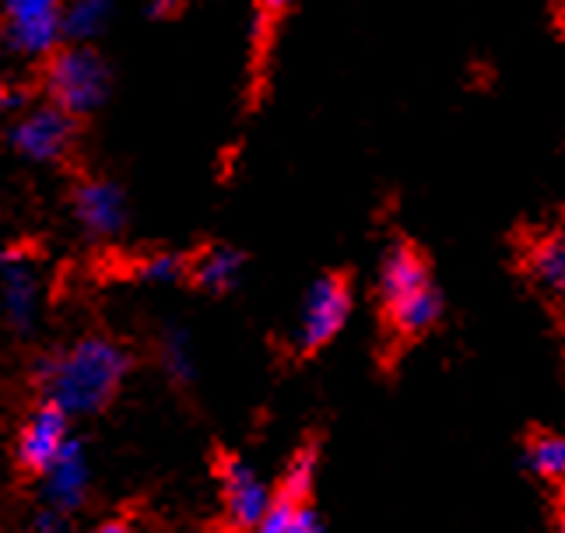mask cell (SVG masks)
Here are the masks:
<instances>
[{"label":"cell","instance_id":"cell-1","mask_svg":"<svg viewBox=\"0 0 565 533\" xmlns=\"http://www.w3.org/2000/svg\"><path fill=\"white\" fill-rule=\"evenodd\" d=\"M127 372V348L113 338H103V333H92L56 359L39 362L35 380L46 390V401L64 414H99L120 393Z\"/></svg>","mask_w":565,"mask_h":533},{"label":"cell","instance_id":"cell-2","mask_svg":"<svg viewBox=\"0 0 565 533\" xmlns=\"http://www.w3.org/2000/svg\"><path fill=\"white\" fill-rule=\"evenodd\" d=\"M380 302L386 312V327L404 341H415L439 323L443 299L433 285L425 256L415 246L397 243L383 256Z\"/></svg>","mask_w":565,"mask_h":533},{"label":"cell","instance_id":"cell-3","mask_svg":"<svg viewBox=\"0 0 565 533\" xmlns=\"http://www.w3.org/2000/svg\"><path fill=\"white\" fill-rule=\"evenodd\" d=\"M43 77L53 106L74 116V120L99 109L109 92V71L103 64V56L88 46H71L53 53Z\"/></svg>","mask_w":565,"mask_h":533},{"label":"cell","instance_id":"cell-4","mask_svg":"<svg viewBox=\"0 0 565 533\" xmlns=\"http://www.w3.org/2000/svg\"><path fill=\"white\" fill-rule=\"evenodd\" d=\"M348 316H352V285L344 274H323L302 302L296 348L302 354H317L344 330Z\"/></svg>","mask_w":565,"mask_h":533},{"label":"cell","instance_id":"cell-5","mask_svg":"<svg viewBox=\"0 0 565 533\" xmlns=\"http://www.w3.org/2000/svg\"><path fill=\"white\" fill-rule=\"evenodd\" d=\"M71 443V414H64L56 404H39L22 431H18V463H22L29 473H39L43 478V470L61 457V449Z\"/></svg>","mask_w":565,"mask_h":533},{"label":"cell","instance_id":"cell-6","mask_svg":"<svg viewBox=\"0 0 565 533\" xmlns=\"http://www.w3.org/2000/svg\"><path fill=\"white\" fill-rule=\"evenodd\" d=\"M74 130H77L74 116H67L56 106H46L25 116V120L11 130V145L22 154H29L32 162H56V158H64L71 151Z\"/></svg>","mask_w":565,"mask_h":533},{"label":"cell","instance_id":"cell-7","mask_svg":"<svg viewBox=\"0 0 565 533\" xmlns=\"http://www.w3.org/2000/svg\"><path fill=\"white\" fill-rule=\"evenodd\" d=\"M218 478H222V502L228 512V523L249 533L253 523H257L264 516V509L270 505V488L239 457H222Z\"/></svg>","mask_w":565,"mask_h":533},{"label":"cell","instance_id":"cell-8","mask_svg":"<svg viewBox=\"0 0 565 533\" xmlns=\"http://www.w3.org/2000/svg\"><path fill=\"white\" fill-rule=\"evenodd\" d=\"M74 214L92 235H116L127 222V201L120 186L106 180H82L74 186Z\"/></svg>","mask_w":565,"mask_h":533},{"label":"cell","instance_id":"cell-9","mask_svg":"<svg viewBox=\"0 0 565 533\" xmlns=\"http://www.w3.org/2000/svg\"><path fill=\"white\" fill-rule=\"evenodd\" d=\"M43 481H46V499H50V505L61 509V512H74L77 505L85 502L88 481H92V467H88L85 449L71 439L61 449V457H56L43 470Z\"/></svg>","mask_w":565,"mask_h":533},{"label":"cell","instance_id":"cell-10","mask_svg":"<svg viewBox=\"0 0 565 533\" xmlns=\"http://www.w3.org/2000/svg\"><path fill=\"white\" fill-rule=\"evenodd\" d=\"M0 295H4V312L18 330H29L35 320V274L29 270L25 260H4L0 264Z\"/></svg>","mask_w":565,"mask_h":533},{"label":"cell","instance_id":"cell-11","mask_svg":"<svg viewBox=\"0 0 565 533\" xmlns=\"http://www.w3.org/2000/svg\"><path fill=\"white\" fill-rule=\"evenodd\" d=\"M527 270H531V281L555 295V299H565V222L558 228H552L548 235L531 246L527 253Z\"/></svg>","mask_w":565,"mask_h":533},{"label":"cell","instance_id":"cell-12","mask_svg":"<svg viewBox=\"0 0 565 533\" xmlns=\"http://www.w3.org/2000/svg\"><path fill=\"white\" fill-rule=\"evenodd\" d=\"M186 274H190L198 288L228 291L243 274V253L228 249V246H211V249L193 256V260H186Z\"/></svg>","mask_w":565,"mask_h":533},{"label":"cell","instance_id":"cell-13","mask_svg":"<svg viewBox=\"0 0 565 533\" xmlns=\"http://www.w3.org/2000/svg\"><path fill=\"white\" fill-rule=\"evenodd\" d=\"M523 463H527V470L541 481H565V436L541 431V436L527 443Z\"/></svg>","mask_w":565,"mask_h":533},{"label":"cell","instance_id":"cell-14","mask_svg":"<svg viewBox=\"0 0 565 533\" xmlns=\"http://www.w3.org/2000/svg\"><path fill=\"white\" fill-rule=\"evenodd\" d=\"M109 18V0H71L61 11V39L85 43L95 32H103Z\"/></svg>","mask_w":565,"mask_h":533},{"label":"cell","instance_id":"cell-15","mask_svg":"<svg viewBox=\"0 0 565 533\" xmlns=\"http://www.w3.org/2000/svg\"><path fill=\"white\" fill-rule=\"evenodd\" d=\"M291 8V0H257V39H253V64H257V74H253V88H264V64L270 43L278 35V22L285 18V11Z\"/></svg>","mask_w":565,"mask_h":533},{"label":"cell","instance_id":"cell-16","mask_svg":"<svg viewBox=\"0 0 565 533\" xmlns=\"http://www.w3.org/2000/svg\"><path fill=\"white\" fill-rule=\"evenodd\" d=\"M313 478H317V449L302 446L281 473L278 495H285L291 502H306L309 491H313Z\"/></svg>","mask_w":565,"mask_h":533},{"label":"cell","instance_id":"cell-17","mask_svg":"<svg viewBox=\"0 0 565 533\" xmlns=\"http://www.w3.org/2000/svg\"><path fill=\"white\" fill-rule=\"evenodd\" d=\"M162 365H166V372L177 383H190L193 380V351H190V341L183 338L180 330L166 333V341H162Z\"/></svg>","mask_w":565,"mask_h":533},{"label":"cell","instance_id":"cell-18","mask_svg":"<svg viewBox=\"0 0 565 533\" xmlns=\"http://www.w3.org/2000/svg\"><path fill=\"white\" fill-rule=\"evenodd\" d=\"M64 0H4V25L22 22H46V18H61Z\"/></svg>","mask_w":565,"mask_h":533},{"label":"cell","instance_id":"cell-19","mask_svg":"<svg viewBox=\"0 0 565 533\" xmlns=\"http://www.w3.org/2000/svg\"><path fill=\"white\" fill-rule=\"evenodd\" d=\"M138 274L145 281H180V278H186V260L183 256H172V253H159V256H151V260H145L138 267Z\"/></svg>","mask_w":565,"mask_h":533},{"label":"cell","instance_id":"cell-20","mask_svg":"<svg viewBox=\"0 0 565 533\" xmlns=\"http://www.w3.org/2000/svg\"><path fill=\"white\" fill-rule=\"evenodd\" d=\"M32 533H67V520H64V512L61 509H43L35 516V523H32Z\"/></svg>","mask_w":565,"mask_h":533},{"label":"cell","instance_id":"cell-21","mask_svg":"<svg viewBox=\"0 0 565 533\" xmlns=\"http://www.w3.org/2000/svg\"><path fill=\"white\" fill-rule=\"evenodd\" d=\"M285 533H323V526H320V520H317V512H313V509H309V505H299L296 520L288 523Z\"/></svg>","mask_w":565,"mask_h":533},{"label":"cell","instance_id":"cell-22","mask_svg":"<svg viewBox=\"0 0 565 533\" xmlns=\"http://www.w3.org/2000/svg\"><path fill=\"white\" fill-rule=\"evenodd\" d=\"M92 533H134L124 520H109V523H99Z\"/></svg>","mask_w":565,"mask_h":533},{"label":"cell","instance_id":"cell-23","mask_svg":"<svg viewBox=\"0 0 565 533\" xmlns=\"http://www.w3.org/2000/svg\"><path fill=\"white\" fill-rule=\"evenodd\" d=\"M552 533H565V499H562V505H558V516H555V530Z\"/></svg>","mask_w":565,"mask_h":533},{"label":"cell","instance_id":"cell-24","mask_svg":"<svg viewBox=\"0 0 565 533\" xmlns=\"http://www.w3.org/2000/svg\"><path fill=\"white\" fill-rule=\"evenodd\" d=\"M0 106H4V88H0Z\"/></svg>","mask_w":565,"mask_h":533},{"label":"cell","instance_id":"cell-25","mask_svg":"<svg viewBox=\"0 0 565 533\" xmlns=\"http://www.w3.org/2000/svg\"><path fill=\"white\" fill-rule=\"evenodd\" d=\"M562 14H565V0H562Z\"/></svg>","mask_w":565,"mask_h":533}]
</instances>
